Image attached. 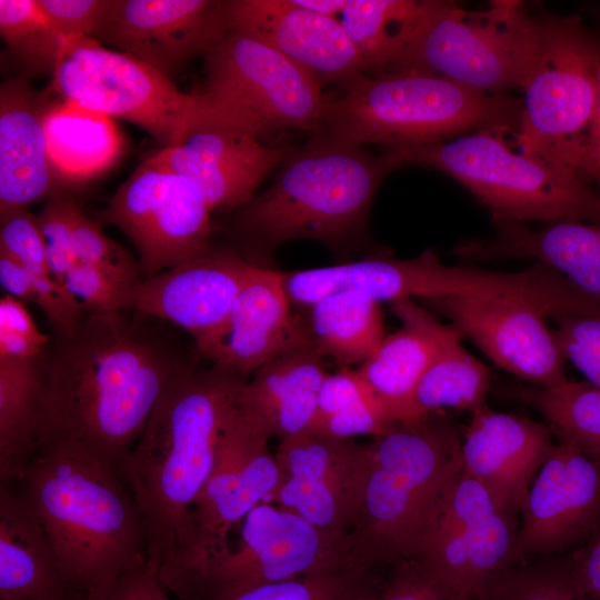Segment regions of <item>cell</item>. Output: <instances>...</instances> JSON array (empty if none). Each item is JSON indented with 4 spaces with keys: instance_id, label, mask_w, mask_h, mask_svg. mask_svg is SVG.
<instances>
[{
    "instance_id": "ab89813d",
    "label": "cell",
    "mask_w": 600,
    "mask_h": 600,
    "mask_svg": "<svg viewBox=\"0 0 600 600\" xmlns=\"http://www.w3.org/2000/svg\"><path fill=\"white\" fill-rule=\"evenodd\" d=\"M133 284L122 283L99 268L83 262H77L63 281L86 316L128 311Z\"/></svg>"
},
{
    "instance_id": "b9f144b4",
    "label": "cell",
    "mask_w": 600,
    "mask_h": 600,
    "mask_svg": "<svg viewBox=\"0 0 600 600\" xmlns=\"http://www.w3.org/2000/svg\"><path fill=\"white\" fill-rule=\"evenodd\" d=\"M76 206L71 199L53 198L37 216L50 271L62 286L67 273L78 262L73 236Z\"/></svg>"
},
{
    "instance_id": "d4e9b609",
    "label": "cell",
    "mask_w": 600,
    "mask_h": 600,
    "mask_svg": "<svg viewBox=\"0 0 600 600\" xmlns=\"http://www.w3.org/2000/svg\"><path fill=\"white\" fill-rule=\"evenodd\" d=\"M43 102L22 76L0 86V218L26 210L58 181L47 149Z\"/></svg>"
},
{
    "instance_id": "5b68a950",
    "label": "cell",
    "mask_w": 600,
    "mask_h": 600,
    "mask_svg": "<svg viewBox=\"0 0 600 600\" xmlns=\"http://www.w3.org/2000/svg\"><path fill=\"white\" fill-rule=\"evenodd\" d=\"M401 166L391 149L376 154L313 133L292 149L272 183L239 208L237 227L262 249L298 239L341 246L362 232L379 186Z\"/></svg>"
},
{
    "instance_id": "d590c367",
    "label": "cell",
    "mask_w": 600,
    "mask_h": 600,
    "mask_svg": "<svg viewBox=\"0 0 600 600\" xmlns=\"http://www.w3.org/2000/svg\"><path fill=\"white\" fill-rule=\"evenodd\" d=\"M0 33L22 77L52 78L63 36L51 24L37 0H0Z\"/></svg>"
},
{
    "instance_id": "74e56055",
    "label": "cell",
    "mask_w": 600,
    "mask_h": 600,
    "mask_svg": "<svg viewBox=\"0 0 600 600\" xmlns=\"http://www.w3.org/2000/svg\"><path fill=\"white\" fill-rule=\"evenodd\" d=\"M73 236L78 262L92 264L126 284L139 281L138 266L127 250L78 206L73 213Z\"/></svg>"
},
{
    "instance_id": "52a82bcc",
    "label": "cell",
    "mask_w": 600,
    "mask_h": 600,
    "mask_svg": "<svg viewBox=\"0 0 600 600\" xmlns=\"http://www.w3.org/2000/svg\"><path fill=\"white\" fill-rule=\"evenodd\" d=\"M493 128L449 141L391 149L402 164L436 168L470 190L489 210L494 226L524 221L593 222L597 191L576 169L527 154Z\"/></svg>"
},
{
    "instance_id": "7bdbcfd3",
    "label": "cell",
    "mask_w": 600,
    "mask_h": 600,
    "mask_svg": "<svg viewBox=\"0 0 600 600\" xmlns=\"http://www.w3.org/2000/svg\"><path fill=\"white\" fill-rule=\"evenodd\" d=\"M393 423L384 404L371 396L329 417L313 421L309 432L331 439H351L369 434L373 438Z\"/></svg>"
},
{
    "instance_id": "4fadbf2b",
    "label": "cell",
    "mask_w": 600,
    "mask_h": 600,
    "mask_svg": "<svg viewBox=\"0 0 600 600\" xmlns=\"http://www.w3.org/2000/svg\"><path fill=\"white\" fill-rule=\"evenodd\" d=\"M517 514L462 470L412 560L447 593L476 600L494 577L516 564Z\"/></svg>"
},
{
    "instance_id": "d6986e66",
    "label": "cell",
    "mask_w": 600,
    "mask_h": 600,
    "mask_svg": "<svg viewBox=\"0 0 600 600\" xmlns=\"http://www.w3.org/2000/svg\"><path fill=\"white\" fill-rule=\"evenodd\" d=\"M228 32L224 1L112 0L96 38L172 80Z\"/></svg>"
},
{
    "instance_id": "816d5d0a",
    "label": "cell",
    "mask_w": 600,
    "mask_h": 600,
    "mask_svg": "<svg viewBox=\"0 0 600 600\" xmlns=\"http://www.w3.org/2000/svg\"><path fill=\"white\" fill-rule=\"evenodd\" d=\"M0 283L7 294L37 303V289L30 271L17 260L1 252Z\"/></svg>"
},
{
    "instance_id": "db71d44e",
    "label": "cell",
    "mask_w": 600,
    "mask_h": 600,
    "mask_svg": "<svg viewBox=\"0 0 600 600\" xmlns=\"http://www.w3.org/2000/svg\"><path fill=\"white\" fill-rule=\"evenodd\" d=\"M299 6L330 18L339 19L347 0H294Z\"/></svg>"
},
{
    "instance_id": "f1b7e54d",
    "label": "cell",
    "mask_w": 600,
    "mask_h": 600,
    "mask_svg": "<svg viewBox=\"0 0 600 600\" xmlns=\"http://www.w3.org/2000/svg\"><path fill=\"white\" fill-rule=\"evenodd\" d=\"M328 372L313 346L281 354L247 380L239 404L283 440L310 430L318 393Z\"/></svg>"
},
{
    "instance_id": "83f0119b",
    "label": "cell",
    "mask_w": 600,
    "mask_h": 600,
    "mask_svg": "<svg viewBox=\"0 0 600 600\" xmlns=\"http://www.w3.org/2000/svg\"><path fill=\"white\" fill-rule=\"evenodd\" d=\"M391 308L402 327L386 336L357 371L397 423L399 411L442 344L459 331L440 322L413 299L394 301Z\"/></svg>"
},
{
    "instance_id": "5bb4252c",
    "label": "cell",
    "mask_w": 600,
    "mask_h": 600,
    "mask_svg": "<svg viewBox=\"0 0 600 600\" xmlns=\"http://www.w3.org/2000/svg\"><path fill=\"white\" fill-rule=\"evenodd\" d=\"M270 438L268 428L237 402L221 430L212 471L161 567L192 561L223 547L254 507L271 502L281 471L269 451Z\"/></svg>"
},
{
    "instance_id": "f546056e",
    "label": "cell",
    "mask_w": 600,
    "mask_h": 600,
    "mask_svg": "<svg viewBox=\"0 0 600 600\" xmlns=\"http://www.w3.org/2000/svg\"><path fill=\"white\" fill-rule=\"evenodd\" d=\"M43 129L49 159L60 181L78 183L100 176L123 149L112 118L63 99L47 107Z\"/></svg>"
},
{
    "instance_id": "603a6c76",
    "label": "cell",
    "mask_w": 600,
    "mask_h": 600,
    "mask_svg": "<svg viewBox=\"0 0 600 600\" xmlns=\"http://www.w3.org/2000/svg\"><path fill=\"white\" fill-rule=\"evenodd\" d=\"M461 441L462 470L504 507L521 512L529 488L554 443L549 426L516 414L474 409Z\"/></svg>"
},
{
    "instance_id": "ac0fdd59",
    "label": "cell",
    "mask_w": 600,
    "mask_h": 600,
    "mask_svg": "<svg viewBox=\"0 0 600 600\" xmlns=\"http://www.w3.org/2000/svg\"><path fill=\"white\" fill-rule=\"evenodd\" d=\"M446 316L494 364L534 387L567 379L566 359L541 307L509 297H446L426 300Z\"/></svg>"
},
{
    "instance_id": "30bf717a",
    "label": "cell",
    "mask_w": 600,
    "mask_h": 600,
    "mask_svg": "<svg viewBox=\"0 0 600 600\" xmlns=\"http://www.w3.org/2000/svg\"><path fill=\"white\" fill-rule=\"evenodd\" d=\"M540 18L520 1L496 0L467 11L434 0L406 50L388 72L419 71L470 90L502 94L520 88L532 62Z\"/></svg>"
},
{
    "instance_id": "1f68e13d",
    "label": "cell",
    "mask_w": 600,
    "mask_h": 600,
    "mask_svg": "<svg viewBox=\"0 0 600 600\" xmlns=\"http://www.w3.org/2000/svg\"><path fill=\"white\" fill-rule=\"evenodd\" d=\"M461 340L462 334L458 332L442 344L399 411L397 423H416L441 409L473 411L486 404L490 371Z\"/></svg>"
},
{
    "instance_id": "681fc988",
    "label": "cell",
    "mask_w": 600,
    "mask_h": 600,
    "mask_svg": "<svg viewBox=\"0 0 600 600\" xmlns=\"http://www.w3.org/2000/svg\"><path fill=\"white\" fill-rule=\"evenodd\" d=\"M567 561L580 588L591 599L600 600V521Z\"/></svg>"
},
{
    "instance_id": "277c9868",
    "label": "cell",
    "mask_w": 600,
    "mask_h": 600,
    "mask_svg": "<svg viewBox=\"0 0 600 600\" xmlns=\"http://www.w3.org/2000/svg\"><path fill=\"white\" fill-rule=\"evenodd\" d=\"M359 511L349 532L352 568L374 574L412 560L448 489L462 471L457 431L432 416L394 423L368 444Z\"/></svg>"
},
{
    "instance_id": "484cf974",
    "label": "cell",
    "mask_w": 600,
    "mask_h": 600,
    "mask_svg": "<svg viewBox=\"0 0 600 600\" xmlns=\"http://www.w3.org/2000/svg\"><path fill=\"white\" fill-rule=\"evenodd\" d=\"M489 240L462 243L456 249L466 261L533 259L571 283L579 292L600 303V226L580 220H559L532 230L523 223L496 226Z\"/></svg>"
},
{
    "instance_id": "c3c4849f",
    "label": "cell",
    "mask_w": 600,
    "mask_h": 600,
    "mask_svg": "<svg viewBox=\"0 0 600 600\" xmlns=\"http://www.w3.org/2000/svg\"><path fill=\"white\" fill-rule=\"evenodd\" d=\"M158 570L144 559L123 572L103 593L87 600H170Z\"/></svg>"
},
{
    "instance_id": "f35d334b",
    "label": "cell",
    "mask_w": 600,
    "mask_h": 600,
    "mask_svg": "<svg viewBox=\"0 0 600 600\" xmlns=\"http://www.w3.org/2000/svg\"><path fill=\"white\" fill-rule=\"evenodd\" d=\"M369 576L356 571L307 576L260 586L220 600H347Z\"/></svg>"
},
{
    "instance_id": "4316f807",
    "label": "cell",
    "mask_w": 600,
    "mask_h": 600,
    "mask_svg": "<svg viewBox=\"0 0 600 600\" xmlns=\"http://www.w3.org/2000/svg\"><path fill=\"white\" fill-rule=\"evenodd\" d=\"M1 600H76L18 482L0 484Z\"/></svg>"
},
{
    "instance_id": "bcb514c9",
    "label": "cell",
    "mask_w": 600,
    "mask_h": 600,
    "mask_svg": "<svg viewBox=\"0 0 600 600\" xmlns=\"http://www.w3.org/2000/svg\"><path fill=\"white\" fill-rule=\"evenodd\" d=\"M376 600H460L432 582L413 560L390 567L376 584Z\"/></svg>"
},
{
    "instance_id": "ffe728a7",
    "label": "cell",
    "mask_w": 600,
    "mask_h": 600,
    "mask_svg": "<svg viewBox=\"0 0 600 600\" xmlns=\"http://www.w3.org/2000/svg\"><path fill=\"white\" fill-rule=\"evenodd\" d=\"M293 148L263 144L241 128L208 118L149 157L192 181L213 211L241 208Z\"/></svg>"
},
{
    "instance_id": "60d3db41",
    "label": "cell",
    "mask_w": 600,
    "mask_h": 600,
    "mask_svg": "<svg viewBox=\"0 0 600 600\" xmlns=\"http://www.w3.org/2000/svg\"><path fill=\"white\" fill-rule=\"evenodd\" d=\"M558 344L592 386L600 388V314H572L553 319Z\"/></svg>"
},
{
    "instance_id": "7402d4cb",
    "label": "cell",
    "mask_w": 600,
    "mask_h": 600,
    "mask_svg": "<svg viewBox=\"0 0 600 600\" xmlns=\"http://www.w3.org/2000/svg\"><path fill=\"white\" fill-rule=\"evenodd\" d=\"M229 30L274 48L321 83H348L367 71L339 19L312 12L294 0H228Z\"/></svg>"
},
{
    "instance_id": "4dcf8cb0",
    "label": "cell",
    "mask_w": 600,
    "mask_h": 600,
    "mask_svg": "<svg viewBox=\"0 0 600 600\" xmlns=\"http://www.w3.org/2000/svg\"><path fill=\"white\" fill-rule=\"evenodd\" d=\"M43 354L34 359L0 360L1 482H18L39 447Z\"/></svg>"
},
{
    "instance_id": "836d02e7",
    "label": "cell",
    "mask_w": 600,
    "mask_h": 600,
    "mask_svg": "<svg viewBox=\"0 0 600 600\" xmlns=\"http://www.w3.org/2000/svg\"><path fill=\"white\" fill-rule=\"evenodd\" d=\"M434 0H347L339 21L367 71L388 72L406 50Z\"/></svg>"
},
{
    "instance_id": "2e32d148",
    "label": "cell",
    "mask_w": 600,
    "mask_h": 600,
    "mask_svg": "<svg viewBox=\"0 0 600 600\" xmlns=\"http://www.w3.org/2000/svg\"><path fill=\"white\" fill-rule=\"evenodd\" d=\"M368 444L309 431L280 440L281 482L271 502L349 543L368 469Z\"/></svg>"
},
{
    "instance_id": "44dd1931",
    "label": "cell",
    "mask_w": 600,
    "mask_h": 600,
    "mask_svg": "<svg viewBox=\"0 0 600 600\" xmlns=\"http://www.w3.org/2000/svg\"><path fill=\"white\" fill-rule=\"evenodd\" d=\"M514 546V563L587 539L600 521V462L560 441L533 479Z\"/></svg>"
},
{
    "instance_id": "6da1fadb",
    "label": "cell",
    "mask_w": 600,
    "mask_h": 600,
    "mask_svg": "<svg viewBox=\"0 0 600 600\" xmlns=\"http://www.w3.org/2000/svg\"><path fill=\"white\" fill-rule=\"evenodd\" d=\"M123 312L86 316L70 333L54 334L42 359L38 449L63 443L119 467L188 363L146 316Z\"/></svg>"
},
{
    "instance_id": "8d00e7d4",
    "label": "cell",
    "mask_w": 600,
    "mask_h": 600,
    "mask_svg": "<svg viewBox=\"0 0 600 600\" xmlns=\"http://www.w3.org/2000/svg\"><path fill=\"white\" fill-rule=\"evenodd\" d=\"M476 600H593L578 584L568 561L519 562L494 577Z\"/></svg>"
},
{
    "instance_id": "ee69618b",
    "label": "cell",
    "mask_w": 600,
    "mask_h": 600,
    "mask_svg": "<svg viewBox=\"0 0 600 600\" xmlns=\"http://www.w3.org/2000/svg\"><path fill=\"white\" fill-rule=\"evenodd\" d=\"M0 252L30 272L51 273L38 218L26 209L0 218Z\"/></svg>"
},
{
    "instance_id": "7c38bea8",
    "label": "cell",
    "mask_w": 600,
    "mask_h": 600,
    "mask_svg": "<svg viewBox=\"0 0 600 600\" xmlns=\"http://www.w3.org/2000/svg\"><path fill=\"white\" fill-rule=\"evenodd\" d=\"M52 87L63 100L138 126L161 148L178 143L203 118L198 93L180 91L144 62L91 37H63Z\"/></svg>"
},
{
    "instance_id": "d6a6232c",
    "label": "cell",
    "mask_w": 600,
    "mask_h": 600,
    "mask_svg": "<svg viewBox=\"0 0 600 600\" xmlns=\"http://www.w3.org/2000/svg\"><path fill=\"white\" fill-rule=\"evenodd\" d=\"M310 312L313 349L340 368L362 364L386 337L380 303L354 292L327 296L313 303Z\"/></svg>"
},
{
    "instance_id": "9f6ffc18",
    "label": "cell",
    "mask_w": 600,
    "mask_h": 600,
    "mask_svg": "<svg viewBox=\"0 0 600 600\" xmlns=\"http://www.w3.org/2000/svg\"><path fill=\"white\" fill-rule=\"evenodd\" d=\"M594 181L598 184V191H597V203H596V210H594V218L593 222L596 224L600 226V176L594 178Z\"/></svg>"
},
{
    "instance_id": "8fae6325",
    "label": "cell",
    "mask_w": 600,
    "mask_h": 600,
    "mask_svg": "<svg viewBox=\"0 0 600 600\" xmlns=\"http://www.w3.org/2000/svg\"><path fill=\"white\" fill-rule=\"evenodd\" d=\"M203 58L206 86L198 96L204 118L259 138L277 129L321 128L328 107L322 83L269 44L228 29Z\"/></svg>"
},
{
    "instance_id": "9c48e42d",
    "label": "cell",
    "mask_w": 600,
    "mask_h": 600,
    "mask_svg": "<svg viewBox=\"0 0 600 600\" xmlns=\"http://www.w3.org/2000/svg\"><path fill=\"white\" fill-rule=\"evenodd\" d=\"M599 87L600 42L581 20L540 18L537 49L520 87L523 110L514 147L583 176Z\"/></svg>"
},
{
    "instance_id": "f907efd6",
    "label": "cell",
    "mask_w": 600,
    "mask_h": 600,
    "mask_svg": "<svg viewBox=\"0 0 600 600\" xmlns=\"http://www.w3.org/2000/svg\"><path fill=\"white\" fill-rule=\"evenodd\" d=\"M0 331L27 337L47 344L51 342L50 338L38 329L22 300L10 294L0 299Z\"/></svg>"
},
{
    "instance_id": "9a60e30c",
    "label": "cell",
    "mask_w": 600,
    "mask_h": 600,
    "mask_svg": "<svg viewBox=\"0 0 600 600\" xmlns=\"http://www.w3.org/2000/svg\"><path fill=\"white\" fill-rule=\"evenodd\" d=\"M211 213L192 181L148 157L99 218L128 237L151 277L211 249Z\"/></svg>"
},
{
    "instance_id": "8992f818",
    "label": "cell",
    "mask_w": 600,
    "mask_h": 600,
    "mask_svg": "<svg viewBox=\"0 0 600 600\" xmlns=\"http://www.w3.org/2000/svg\"><path fill=\"white\" fill-rule=\"evenodd\" d=\"M344 93L328 101L314 133L389 149L427 146L476 131H518L522 99L487 94L419 71L364 73L349 81Z\"/></svg>"
},
{
    "instance_id": "3957f363",
    "label": "cell",
    "mask_w": 600,
    "mask_h": 600,
    "mask_svg": "<svg viewBox=\"0 0 600 600\" xmlns=\"http://www.w3.org/2000/svg\"><path fill=\"white\" fill-rule=\"evenodd\" d=\"M18 483L76 600L103 593L148 559L143 521L118 467L52 442L36 451Z\"/></svg>"
},
{
    "instance_id": "7dc6e473",
    "label": "cell",
    "mask_w": 600,
    "mask_h": 600,
    "mask_svg": "<svg viewBox=\"0 0 600 600\" xmlns=\"http://www.w3.org/2000/svg\"><path fill=\"white\" fill-rule=\"evenodd\" d=\"M371 396L374 394L357 370L341 368L338 372H328L318 393L313 421L337 413Z\"/></svg>"
},
{
    "instance_id": "f5cc1de1",
    "label": "cell",
    "mask_w": 600,
    "mask_h": 600,
    "mask_svg": "<svg viewBox=\"0 0 600 600\" xmlns=\"http://www.w3.org/2000/svg\"><path fill=\"white\" fill-rule=\"evenodd\" d=\"M583 176L592 179L600 176V87L594 124L590 138Z\"/></svg>"
},
{
    "instance_id": "ba28073f",
    "label": "cell",
    "mask_w": 600,
    "mask_h": 600,
    "mask_svg": "<svg viewBox=\"0 0 600 600\" xmlns=\"http://www.w3.org/2000/svg\"><path fill=\"white\" fill-rule=\"evenodd\" d=\"M239 528L236 544L228 541L196 560L160 568L169 593L179 600H220L284 580L356 571L347 541L272 502L254 507Z\"/></svg>"
},
{
    "instance_id": "cb8c5ba5",
    "label": "cell",
    "mask_w": 600,
    "mask_h": 600,
    "mask_svg": "<svg viewBox=\"0 0 600 600\" xmlns=\"http://www.w3.org/2000/svg\"><path fill=\"white\" fill-rule=\"evenodd\" d=\"M307 346H312L309 326L291 311L283 273L251 263L213 362L248 374Z\"/></svg>"
},
{
    "instance_id": "7a4b0ae2",
    "label": "cell",
    "mask_w": 600,
    "mask_h": 600,
    "mask_svg": "<svg viewBox=\"0 0 600 600\" xmlns=\"http://www.w3.org/2000/svg\"><path fill=\"white\" fill-rule=\"evenodd\" d=\"M247 376L214 362L207 369L183 366L118 467L143 521L148 561L157 570L174 550L212 471L221 430Z\"/></svg>"
},
{
    "instance_id": "e0dca14e",
    "label": "cell",
    "mask_w": 600,
    "mask_h": 600,
    "mask_svg": "<svg viewBox=\"0 0 600 600\" xmlns=\"http://www.w3.org/2000/svg\"><path fill=\"white\" fill-rule=\"evenodd\" d=\"M250 266L234 252L210 249L137 281L129 310L181 328L192 337L200 356L214 361Z\"/></svg>"
},
{
    "instance_id": "e575fe53",
    "label": "cell",
    "mask_w": 600,
    "mask_h": 600,
    "mask_svg": "<svg viewBox=\"0 0 600 600\" xmlns=\"http://www.w3.org/2000/svg\"><path fill=\"white\" fill-rule=\"evenodd\" d=\"M520 397L547 419L560 441L600 462V388L567 378L548 388L521 389Z\"/></svg>"
},
{
    "instance_id": "11a10c76",
    "label": "cell",
    "mask_w": 600,
    "mask_h": 600,
    "mask_svg": "<svg viewBox=\"0 0 600 600\" xmlns=\"http://www.w3.org/2000/svg\"><path fill=\"white\" fill-rule=\"evenodd\" d=\"M378 579L374 576L364 578L350 593L347 600H376V584Z\"/></svg>"
},
{
    "instance_id": "f6af8a7d",
    "label": "cell",
    "mask_w": 600,
    "mask_h": 600,
    "mask_svg": "<svg viewBox=\"0 0 600 600\" xmlns=\"http://www.w3.org/2000/svg\"><path fill=\"white\" fill-rule=\"evenodd\" d=\"M40 9L63 37L100 33L112 0H37Z\"/></svg>"
}]
</instances>
